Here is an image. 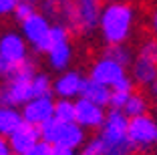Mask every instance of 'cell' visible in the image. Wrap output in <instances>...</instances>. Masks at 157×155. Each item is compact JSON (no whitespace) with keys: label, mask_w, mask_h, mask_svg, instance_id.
Here are the masks:
<instances>
[{"label":"cell","mask_w":157,"mask_h":155,"mask_svg":"<svg viewBox=\"0 0 157 155\" xmlns=\"http://www.w3.org/2000/svg\"><path fill=\"white\" fill-rule=\"evenodd\" d=\"M111 95H113V89L105 87L101 83L93 81V79H85V85H83V93L81 97L97 103V105H103V107H111Z\"/></svg>","instance_id":"cell-17"},{"label":"cell","mask_w":157,"mask_h":155,"mask_svg":"<svg viewBox=\"0 0 157 155\" xmlns=\"http://www.w3.org/2000/svg\"><path fill=\"white\" fill-rule=\"evenodd\" d=\"M30 56V45L20 30L8 28L0 32V81L12 77Z\"/></svg>","instance_id":"cell-4"},{"label":"cell","mask_w":157,"mask_h":155,"mask_svg":"<svg viewBox=\"0 0 157 155\" xmlns=\"http://www.w3.org/2000/svg\"><path fill=\"white\" fill-rule=\"evenodd\" d=\"M129 139L135 151L147 153L157 141V119L145 113L139 117H129Z\"/></svg>","instance_id":"cell-10"},{"label":"cell","mask_w":157,"mask_h":155,"mask_svg":"<svg viewBox=\"0 0 157 155\" xmlns=\"http://www.w3.org/2000/svg\"><path fill=\"white\" fill-rule=\"evenodd\" d=\"M8 141H10V147H12L14 155H26L38 141H42L40 127L30 125V123H22L14 133L8 135Z\"/></svg>","instance_id":"cell-15"},{"label":"cell","mask_w":157,"mask_h":155,"mask_svg":"<svg viewBox=\"0 0 157 155\" xmlns=\"http://www.w3.org/2000/svg\"><path fill=\"white\" fill-rule=\"evenodd\" d=\"M52 155H77V151L63 149V147H52Z\"/></svg>","instance_id":"cell-31"},{"label":"cell","mask_w":157,"mask_h":155,"mask_svg":"<svg viewBox=\"0 0 157 155\" xmlns=\"http://www.w3.org/2000/svg\"><path fill=\"white\" fill-rule=\"evenodd\" d=\"M22 123H24L22 111H20L18 107L0 105V135L8 137L10 133H14Z\"/></svg>","instance_id":"cell-18"},{"label":"cell","mask_w":157,"mask_h":155,"mask_svg":"<svg viewBox=\"0 0 157 155\" xmlns=\"http://www.w3.org/2000/svg\"><path fill=\"white\" fill-rule=\"evenodd\" d=\"M42 141L51 143L52 147H63V149H81L87 143V129H83L77 121H63V119L52 117L48 123L40 127Z\"/></svg>","instance_id":"cell-5"},{"label":"cell","mask_w":157,"mask_h":155,"mask_svg":"<svg viewBox=\"0 0 157 155\" xmlns=\"http://www.w3.org/2000/svg\"><path fill=\"white\" fill-rule=\"evenodd\" d=\"M55 117L63 121H75V99H56Z\"/></svg>","instance_id":"cell-22"},{"label":"cell","mask_w":157,"mask_h":155,"mask_svg":"<svg viewBox=\"0 0 157 155\" xmlns=\"http://www.w3.org/2000/svg\"><path fill=\"white\" fill-rule=\"evenodd\" d=\"M149 107H151L149 97L145 95V93L133 91L131 97L127 99V103H125V107H123V113L127 115V117H139V115L149 113Z\"/></svg>","instance_id":"cell-19"},{"label":"cell","mask_w":157,"mask_h":155,"mask_svg":"<svg viewBox=\"0 0 157 155\" xmlns=\"http://www.w3.org/2000/svg\"><path fill=\"white\" fill-rule=\"evenodd\" d=\"M16 6H18V0H0V18L14 16Z\"/></svg>","instance_id":"cell-26"},{"label":"cell","mask_w":157,"mask_h":155,"mask_svg":"<svg viewBox=\"0 0 157 155\" xmlns=\"http://www.w3.org/2000/svg\"><path fill=\"white\" fill-rule=\"evenodd\" d=\"M103 2H105V4H107V2H119V0H103Z\"/></svg>","instance_id":"cell-34"},{"label":"cell","mask_w":157,"mask_h":155,"mask_svg":"<svg viewBox=\"0 0 157 155\" xmlns=\"http://www.w3.org/2000/svg\"><path fill=\"white\" fill-rule=\"evenodd\" d=\"M89 79L101 83L109 89H117L119 85H123L127 79H131V75L127 73V67L119 64L117 60L109 59V56L101 55L99 59H95L89 67Z\"/></svg>","instance_id":"cell-9"},{"label":"cell","mask_w":157,"mask_h":155,"mask_svg":"<svg viewBox=\"0 0 157 155\" xmlns=\"http://www.w3.org/2000/svg\"><path fill=\"white\" fill-rule=\"evenodd\" d=\"M26 155H52V145L46 141H38Z\"/></svg>","instance_id":"cell-28"},{"label":"cell","mask_w":157,"mask_h":155,"mask_svg":"<svg viewBox=\"0 0 157 155\" xmlns=\"http://www.w3.org/2000/svg\"><path fill=\"white\" fill-rule=\"evenodd\" d=\"M18 4H28V6L38 8V6H40V0H18Z\"/></svg>","instance_id":"cell-32"},{"label":"cell","mask_w":157,"mask_h":155,"mask_svg":"<svg viewBox=\"0 0 157 155\" xmlns=\"http://www.w3.org/2000/svg\"><path fill=\"white\" fill-rule=\"evenodd\" d=\"M73 32L67 26L60 24H52V32H51V48L46 52V63L51 71L63 73L67 68H71V63L75 59V48L71 42Z\"/></svg>","instance_id":"cell-6"},{"label":"cell","mask_w":157,"mask_h":155,"mask_svg":"<svg viewBox=\"0 0 157 155\" xmlns=\"http://www.w3.org/2000/svg\"><path fill=\"white\" fill-rule=\"evenodd\" d=\"M20 32L30 45L34 55H46L51 48V32H52V22L46 18L40 10L33 12L28 18L20 22Z\"/></svg>","instance_id":"cell-7"},{"label":"cell","mask_w":157,"mask_h":155,"mask_svg":"<svg viewBox=\"0 0 157 155\" xmlns=\"http://www.w3.org/2000/svg\"><path fill=\"white\" fill-rule=\"evenodd\" d=\"M38 8H34V6H28V4H18L16 6V10H14V20H18V22H22L24 18H28L33 12H36Z\"/></svg>","instance_id":"cell-27"},{"label":"cell","mask_w":157,"mask_h":155,"mask_svg":"<svg viewBox=\"0 0 157 155\" xmlns=\"http://www.w3.org/2000/svg\"><path fill=\"white\" fill-rule=\"evenodd\" d=\"M129 75H131V79H133L135 87L149 89L153 83L157 81V63L135 52V59L129 67Z\"/></svg>","instance_id":"cell-16"},{"label":"cell","mask_w":157,"mask_h":155,"mask_svg":"<svg viewBox=\"0 0 157 155\" xmlns=\"http://www.w3.org/2000/svg\"><path fill=\"white\" fill-rule=\"evenodd\" d=\"M149 26H151L153 37L157 38V8H153V10H151V16H149Z\"/></svg>","instance_id":"cell-30"},{"label":"cell","mask_w":157,"mask_h":155,"mask_svg":"<svg viewBox=\"0 0 157 155\" xmlns=\"http://www.w3.org/2000/svg\"><path fill=\"white\" fill-rule=\"evenodd\" d=\"M155 147H157V141H155Z\"/></svg>","instance_id":"cell-37"},{"label":"cell","mask_w":157,"mask_h":155,"mask_svg":"<svg viewBox=\"0 0 157 155\" xmlns=\"http://www.w3.org/2000/svg\"><path fill=\"white\" fill-rule=\"evenodd\" d=\"M99 141H101L105 155H133L135 147L129 139V117L121 109H109L103 127L99 129Z\"/></svg>","instance_id":"cell-2"},{"label":"cell","mask_w":157,"mask_h":155,"mask_svg":"<svg viewBox=\"0 0 157 155\" xmlns=\"http://www.w3.org/2000/svg\"><path fill=\"white\" fill-rule=\"evenodd\" d=\"M38 10L52 24H60V26H67L69 30H73V18H75L73 0H40Z\"/></svg>","instance_id":"cell-14"},{"label":"cell","mask_w":157,"mask_h":155,"mask_svg":"<svg viewBox=\"0 0 157 155\" xmlns=\"http://www.w3.org/2000/svg\"><path fill=\"white\" fill-rule=\"evenodd\" d=\"M135 89H113V95H111V109H121L123 111L127 99L131 97Z\"/></svg>","instance_id":"cell-24"},{"label":"cell","mask_w":157,"mask_h":155,"mask_svg":"<svg viewBox=\"0 0 157 155\" xmlns=\"http://www.w3.org/2000/svg\"><path fill=\"white\" fill-rule=\"evenodd\" d=\"M38 73V63L34 56L26 60L22 67L8 79L0 81V105L22 107L34 97L33 93V77Z\"/></svg>","instance_id":"cell-3"},{"label":"cell","mask_w":157,"mask_h":155,"mask_svg":"<svg viewBox=\"0 0 157 155\" xmlns=\"http://www.w3.org/2000/svg\"><path fill=\"white\" fill-rule=\"evenodd\" d=\"M77 155H105L103 153V147H101V141H99V137H93V139H87L81 149H78Z\"/></svg>","instance_id":"cell-25"},{"label":"cell","mask_w":157,"mask_h":155,"mask_svg":"<svg viewBox=\"0 0 157 155\" xmlns=\"http://www.w3.org/2000/svg\"><path fill=\"white\" fill-rule=\"evenodd\" d=\"M133 155H147V153H141V151H139V153H133Z\"/></svg>","instance_id":"cell-35"},{"label":"cell","mask_w":157,"mask_h":155,"mask_svg":"<svg viewBox=\"0 0 157 155\" xmlns=\"http://www.w3.org/2000/svg\"><path fill=\"white\" fill-rule=\"evenodd\" d=\"M137 55L147 56V59H151V60L157 63V38L149 37V38H145V41H141L139 42V48H137Z\"/></svg>","instance_id":"cell-23"},{"label":"cell","mask_w":157,"mask_h":155,"mask_svg":"<svg viewBox=\"0 0 157 155\" xmlns=\"http://www.w3.org/2000/svg\"><path fill=\"white\" fill-rule=\"evenodd\" d=\"M155 117H157V101H155Z\"/></svg>","instance_id":"cell-36"},{"label":"cell","mask_w":157,"mask_h":155,"mask_svg":"<svg viewBox=\"0 0 157 155\" xmlns=\"http://www.w3.org/2000/svg\"><path fill=\"white\" fill-rule=\"evenodd\" d=\"M0 155H14L12 147H10V141L6 135H0Z\"/></svg>","instance_id":"cell-29"},{"label":"cell","mask_w":157,"mask_h":155,"mask_svg":"<svg viewBox=\"0 0 157 155\" xmlns=\"http://www.w3.org/2000/svg\"><path fill=\"white\" fill-rule=\"evenodd\" d=\"M55 103H56L55 95L33 97L28 103H24V105L20 107L24 123L36 125V127H42L44 123H48V121L55 117Z\"/></svg>","instance_id":"cell-12"},{"label":"cell","mask_w":157,"mask_h":155,"mask_svg":"<svg viewBox=\"0 0 157 155\" xmlns=\"http://www.w3.org/2000/svg\"><path fill=\"white\" fill-rule=\"evenodd\" d=\"M85 79L87 77L81 71L67 68V71L59 73L56 79H52V95L56 99H78L83 93Z\"/></svg>","instance_id":"cell-13"},{"label":"cell","mask_w":157,"mask_h":155,"mask_svg":"<svg viewBox=\"0 0 157 155\" xmlns=\"http://www.w3.org/2000/svg\"><path fill=\"white\" fill-rule=\"evenodd\" d=\"M107 119V107L78 97L75 99V121L87 131H99Z\"/></svg>","instance_id":"cell-11"},{"label":"cell","mask_w":157,"mask_h":155,"mask_svg":"<svg viewBox=\"0 0 157 155\" xmlns=\"http://www.w3.org/2000/svg\"><path fill=\"white\" fill-rule=\"evenodd\" d=\"M135 6L131 2H107L99 20V34L105 45H127L135 30Z\"/></svg>","instance_id":"cell-1"},{"label":"cell","mask_w":157,"mask_h":155,"mask_svg":"<svg viewBox=\"0 0 157 155\" xmlns=\"http://www.w3.org/2000/svg\"><path fill=\"white\" fill-rule=\"evenodd\" d=\"M101 55L117 60L119 64H123V67H127V68L131 67V63H133V59H135L133 50H131L127 45H105V48H103Z\"/></svg>","instance_id":"cell-20"},{"label":"cell","mask_w":157,"mask_h":155,"mask_svg":"<svg viewBox=\"0 0 157 155\" xmlns=\"http://www.w3.org/2000/svg\"><path fill=\"white\" fill-rule=\"evenodd\" d=\"M149 93H151V97H153V99H155V101H157V81H155V83H153L151 87H149Z\"/></svg>","instance_id":"cell-33"},{"label":"cell","mask_w":157,"mask_h":155,"mask_svg":"<svg viewBox=\"0 0 157 155\" xmlns=\"http://www.w3.org/2000/svg\"><path fill=\"white\" fill-rule=\"evenodd\" d=\"M33 93H34V97L52 95V79H51V75L38 71V73L33 77Z\"/></svg>","instance_id":"cell-21"},{"label":"cell","mask_w":157,"mask_h":155,"mask_svg":"<svg viewBox=\"0 0 157 155\" xmlns=\"http://www.w3.org/2000/svg\"><path fill=\"white\" fill-rule=\"evenodd\" d=\"M75 18H73V34L75 37H91L99 30V20L105 2L103 0H73Z\"/></svg>","instance_id":"cell-8"}]
</instances>
